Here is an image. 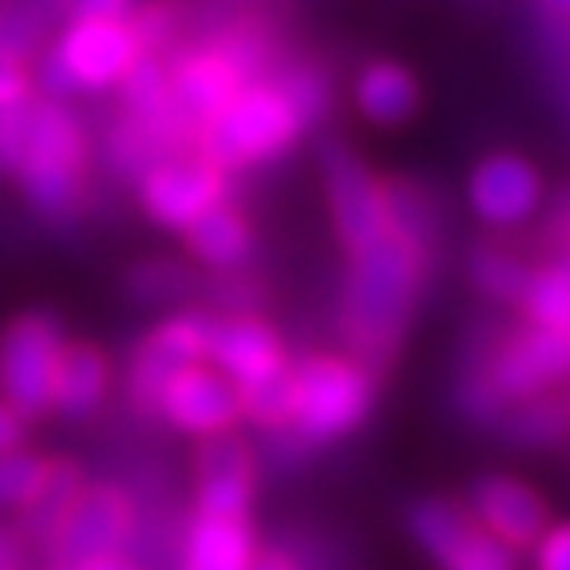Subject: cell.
<instances>
[{
    "label": "cell",
    "instance_id": "1",
    "mask_svg": "<svg viewBox=\"0 0 570 570\" xmlns=\"http://www.w3.org/2000/svg\"><path fill=\"white\" fill-rule=\"evenodd\" d=\"M389 230L345 258L337 285L341 348L389 373L409 348L424 297L444 258V206L416 175H384Z\"/></svg>",
    "mask_w": 570,
    "mask_h": 570
},
{
    "label": "cell",
    "instance_id": "2",
    "mask_svg": "<svg viewBox=\"0 0 570 570\" xmlns=\"http://www.w3.org/2000/svg\"><path fill=\"white\" fill-rule=\"evenodd\" d=\"M570 389V341L534 330L519 317L483 321L463 345L452 381V404L463 420L495 436L511 404Z\"/></svg>",
    "mask_w": 570,
    "mask_h": 570
},
{
    "label": "cell",
    "instance_id": "3",
    "mask_svg": "<svg viewBox=\"0 0 570 570\" xmlns=\"http://www.w3.org/2000/svg\"><path fill=\"white\" fill-rule=\"evenodd\" d=\"M384 373L345 348H305L289 365V424L258 440L262 463L302 468L325 448L353 440L381 404Z\"/></svg>",
    "mask_w": 570,
    "mask_h": 570
},
{
    "label": "cell",
    "instance_id": "4",
    "mask_svg": "<svg viewBox=\"0 0 570 570\" xmlns=\"http://www.w3.org/2000/svg\"><path fill=\"white\" fill-rule=\"evenodd\" d=\"M12 183L24 210L48 230H71L83 223L96 187V135L76 104L32 99L28 147Z\"/></svg>",
    "mask_w": 570,
    "mask_h": 570
},
{
    "label": "cell",
    "instance_id": "5",
    "mask_svg": "<svg viewBox=\"0 0 570 570\" xmlns=\"http://www.w3.org/2000/svg\"><path fill=\"white\" fill-rule=\"evenodd\" d=\"M317 131L285 83L269 71L266 80H254L195 135V151L206 155L214 167L230 178L249 170L274 167L285 155H294L305 135Z\"/></svg>",
    "mask_w": 570,
    "mask_h": 570
},
{
    "label": "cell",
    "instance_id": "6",
    "mask_svg": "<svg viewBox=\"0 0 570 570\" xmlns=\"http://www.w3.org/2000/svg\"><path fill=\"white\" fill-rule=\"evenodd\" d=\"M139 56L127 20H68L32 60V88L60 104L104 96L124 83Z\"/></svg>",
    "mask_w": 570,
    "mask_h": 570
},
{
    "label": "cell",
    "instance_id": "7",
    "mask_svg": "<svg viewBox=\"0 0 570 570\" xmlns=\"http://www.w3.org/2000/svg\"><path fill=\"white\" fill-rule=\"evenodd\" d=\"M68 325L52 305H24L0 325V401L24 424L52 416V389Z\"/></svg>",
    "mask_w": 570,
    "mask_h": 570
},
{
    "label": "cell",
    "instance_id": "8",
    "mask_svg": "<svg viewBox=\"0 0 570 570\" xmlns=\"http://www.w3.org/2000/svg\"><path fill=\"white\" fill-rule=\"evenodd\" d=\"M317 178L330 234L337 242L341 258H353V254L373 246L376 238H384V230H389L384 175L368 167L365 155L337 135H330L317 147Z\"/></svg>",
    "mask_w": 570,
    "mask_h": 570
},
{
    "label": "cell",
    "instance_id": "9",
    "mask_svg": "<svg viewBox=\"0 0 570 570\" xmlns=\"http://www.w3.org/2000/svg\"><path fill=\"white\" fill-rule=\"evenodd\" d=\"M214 313L206 305H183L163 313L155 325L135 337L124 365V404L139 420L159 416V396L175 373L190 365H206Z\"/></svg>",
    "mask_w": 570,
    "mask_h": 570
},
{
    "label": "cell",
    "instance_id": "10",
    "mask_svg": "<svg viewBox=\"0 0 570 570\" xmlns=\"http://www.w3.org/2000/svg\"><path fill=\"white\" fill-rule=\"evenodd\" d=\"M404 534L432 570H523V554L491 539L460 495H416L404 508Z\"/></svg>",
    "mask_w": 570,
    "mask_h": 570
},
{
    "label": "cell",
    "instance_id": "11",
    "mask_svg": "<svg viewBox=\"0 0 570 570\" xmlns=\"http://www.w3.org/2000/svg\"><path fill=\"white\" fill-rule=\"evenodd\" d=\"M139 531V503L116 480H88L48 539L45 559L52 570H83L91 562L119 559Z\"/></svg>",
    "mask_w": 570,
    "mask_h": 570
},
{
    "label": "cell",
    "instance_id": "12",
    "mask_svg": "<svg viewBox=\"0 0 570 570\" xmlns=\"http://www.w3.org/2000/svg\"><path fill=\"white\" fill-rule=\"evenodd\" d=\"M131 190L139 214L155 230L183 238L206 210L234 198V178L223 167H214L206 155H198L195 147H187V151H170L155 159Z\"/></svg>",
    "mask_w": 570,
    "mask_h": 570
},
{
    "label": "cell",
    "instance_id": "13",
    "mask_svg": "<svg viewBox=\"0 0 570 570\" xmlns=\"http://www.w3.org/2000/svg\"><path fill=\"white\" fill-rule=\"evenodd\" d=\"M463 206L488 230V238H508L543 214L547 178L523 151L495 147L483 151L463 175Z\"/></svg>",
    "mask_w": 570,
    "mask_h": 570
},
{
    "label": "cell",
    "instance_id": "14",
    "mask_svg": "<svg viewBox=\"0 0 570 570\" xmlns=\"http://www.w3.org/2000/svg\"><path fill=\"white\" fill-rule=\"evenodd\" d=\"M460 499L475 515V523L515 554L531 551L554 519L551 495L539 483H531L519 472H499V468L475 475L460 491Z\"/></svg>",
    "mask_w": 570,
    "mask_h": 570
},
{
    "label": "cell",
    "instance_id": "15",
    "mask_svg": "<svg viewBox=\"0 0 570 570\" xmlns=\"http://www.w3.org/2000/svg\"><path fill=\"white\" fill-rule=\"evenodd\" d=\"M190 475H195V491H190L195 511L190 515L254 519V499H258L262 483L258 440H246L242 432L198 440Z\"/></svg>",
    "mask_w": 570,
    "mask_h": 570
},
{
    "label": "cell",
    "instance_id": "16",
    "mask_svg": "<svg viewBox=\"0 0 570 570\" xmlns=\"http://www.w3.org/2000/svg\"><path fill=\"white\" fill-rule=\"evenodd\" d=\"M167 80L170 96H175L178 116L187 119L190 131H203L246 83H254L246 71L238 68L230 52L210 36H190L187 45L175 48L167 56Z\"/></svg>",
    "mask_w": 570,
    "mask_h": 570
},
{
    "label": "cell",
    "instance_id": "17",
    "mask_svg": "<svg viewBox=\"0 0 570 570\" xmlns=\"http://www.w3.org/2000/svg\"><path fill=\"white\" fill-rule=\"evenodd\" d=\"M206 365H214L242 392L285 376L294 365V353L266 313H214Z\"/></svg>",
    "mask_w": 570,
    "mask_h": 570
},
{
    "label": "cell",
    "instance_id": "18",
    "mask_svg": "<svg viewBox=\"0 0 570 570\" xmlns=\"http://www.w3.org/2000/svg\"><path fill=\"white\" fill-rule=\"evenodd\" d=\"M170 432L187 440H214L242 432V396L214 365H190L167 381L159 396V416Z\"/></svg>",
    "mask_w": 570,
    "mask_h": 570
},
{
    "label": "cell",
    "instance_id": "19",
    "mask_svg": "<svg viewBox=\"0 0 570 570\" xmlns=\"http://www.w3.org/2000/svg\"><path fill=\"white\" fill-rule=\"evenodd\" d=\"M420 99H424V91H420L416 71L392 56H373L348 80V104H353L356 119H365L376 131L409 127L420 111Z\"/></svg>",
    "mask_w": 570,
    "mask_h": 570
},
{
    "label": "cell",
    "instance_id": "20",
    "mask_svg": "<svg viewBox=\"0 0 570 570\" xmlns=\"http://www.w3.org/2000/svg\"><path fill=\"white\" fill-rule=\"evenodd\" d=\"M258 254V226L238 198H226L206 210L187 234H183V258L203 274H234L254 266Z\"/></svg>",
    "mask_w": 570,
    "mask_h": 570
},
{
    "label": "cell",
    "instance_id": "21",
    "mask_svg": "<svg viewBox=\"0 0 570 570\" xmlns=\"http://www.w3.org/2000/svg\"><path fill=\"white\" fill-rule=\"evenodd\" d=\"M116 384V365L99 341L91 337H68L56 368L52 389V416L60 420H91L111 396Z\"/></svg>",
    "mask_w": 570,
    "mask_h": 570
},
{
    "label": "cell",
    "instance_id": "22",
    "mask_svg": "<svg viewBox=\"0 0 570 570\" xmlns=\"http://www.w3.org/2000/svg\"><path fill=\"white\" fill-rule=\"evenodd\" d=\"M258 547L254 519L190 515L178 539V570H249Z\"/></svg>",
    "mask_w": 570,
    "mask_h": 570
},
{
    "label": "cell",
    "instance_id": "23",
    "mask_svg": "<svg viewBox=\"0 0 570 570\" xmlns=\"http://www.w3.org/2000/svg\"><path fill=\"white\" fill-rule=\"evenodd\" d=\"M119 285H124L127 302L139 309L170 313L195 305V297L203 294V269H195L178 254H142V258L127 262Z\"/></svg>",
    "mask_w": 570,
    "mask_h": 570
},
{
    "label": "cell",
    "instance_id": "24",
    "mask_svg": "<svg viewBox=\"0 0 570 570\" xmlns=\"http://www.w3.org/2000/svg\"><path fill=\"white\" fill-rule=\"evenodd\" d=\"M531 258H523L515 246L503 238H480L468 254H463V282L480 297L488 309L511 313L519 302V289L527 282Z\"/></svg>",
    "mask_w": 570,
    "mask_h": 570
},
{
    "label": "cell",
    "instance_id": "25",
    "mask_svg": "<svg viewBox=\"0 0 570 570\" xmlns=\"http://www.w3.org/2000/svg\"><path fill=\"white\" fill-rule=\"evenodd\" d=\"M83 483H88V472H83L80 460H71V455H48L45 480L36 488L32 503L17 515L20 534L28 539L32 551H45L48 539L56 534V527L68 515V508L76 503Z\"/></svg>",
    "mask_w": 570,
    "mask_h": 570
},
{
    "label": "cell",
    "instance_id": "26",
    "mask_svg": "<svg viewBox=\"0 0 570 570\" xmlns=\"http://www.w3.org/2000/svg\"><path fill=\"white\" fill-rule=\"evenodd\" d=\"M68 20V0H9L0 9V63L32 68V60L52 45V36Z\"/></svg>",
    "mask_w": 570,
    "mask_h": 570
},
{
    "label": "cell",
    "instance_id": "27",
    "mask_svg": "<svg viewBox=\"0 0 570 570\" xmlns=\"http://www.w3.org/2000/svg\"><path fill=\"white\" fill-rule=\"evenodd\" d=\"M511 317L570 341V258L547 254V258L531 262Z\"/></svg>",
    "mask_w": 570,
    "mask_h": 570
},
{
    "label": "cell",
    "instance_id": "28",
    "mask_svg": "<svg viewBox=\"0 0 570 570\" xmlns=\"http://www.w3.org/2000/svg\"><path fill=\"white\" fill-rule=\"evenodd\" d=\"M495 436L503 440L515 452H559L570 444V409H567V392H554V396H534V401L511 404L499 420Z\"/></svg>",
    "mask_w": 570,
    "mask_h": 570
},
{
    "label": "cell",
    "instance_id": "29",
    "mask_svg": "<svg viewBox=\"0 0 570 570\" xmlns=\"http://www.w3.org/2000/svg\"><path fill=\"white\" fill-rule=\"evenodd\" d=\"M163 155H170L167 147H163L142 124L124 116V111H116V116L107 119V127L96 139V167L104 170L116 187H135L142 178V170L151 167L155 159H163Z\"/></svg>",
    "mask_w": 570,
    "mask_h": 570
},
{
    "label": "cell",
    "instance_id": "30",
    "mask_svg": "<svg viewBox=\"0 0 570 570\" xmlns=\"http://www.w3.org/2000/svg\"><path fill=\"white\" fill-rule=\"evenodd\" d=\"M190 12H195V4H187V0H139L135 12L127 17L139 52L167 60L175 48L187 45Z\"/></svg>",
    "mask_w": 570,
    "mask_h": 570
},
{
    "label": "cell",
    "instance_id": "31",
    "mask_svg": "<svg viewBox=\"0 0 570 570\" xmlns=\"http://www.w3.org/2000/svg\"><path fill=\"white\" fill-rule=\"evenodd\" d=\"M203 297L210 313H262L269 289L266 277L249 269H234V274H203Z\"/></svg>",
    "mask_w": 570,
    "mask_h": 570
},
{
    "label": "cell",
    "instance_id": "32",
    "mask_svg": "<svg viewBox=\"0 0 570 570\" xmlns=\"http://www.w3.org/2000/svg\"><path fill=\"white\" fill-rule=\"evenodd\" d=\"M45 468H48V455L28 452V448L0 455V515H4V511L20 515V511L32 503L36 488L45 480Z\"/></svg>",
    "mask_w": 570,
    "mask_h": 570
},
{
    "label": "cell",
    "instance_id": "33",
    "mask_svg": "<svg viewBox=\"0 0 570 570\" xmlns=\"http://www.w3.org/2000/svg\"><path fill=\"white\" fill-rule=\"evenodd\" d=\"M28 116H32V99L17 107H0V178H12L24 159L28 147Z\"/></svg>",
    "mask_w": 570,
    "mask_h": 570
},
{
    "label": "cell",
    "instance_id": "34",
    "mask_svg": "<svg viewBox=\"0 0 570 570\" xmlns=\"http://www.w3.org/2000/svg\"><path fill=\"white\" fill-rule=\"evenodd\" d=\"M523 570H570V519H551L539 543L523 554Z\"/></svg>",
    "mask_w": 570,
    "mask_h": 570
},
{
    "label": "cell",
    "instance_id": "35",
    "mask_svg": "<svg viewBox=\"0 0 570 570\" xmlns=\"http://www.w3.org/2000/svg\"><path fill=\"white\" fill-rule=\"evenodd\" d=\"M139 0H68L71 20H127Z\"/></svg>",
    "mask_w": 570,
    "mask_h": 570
},
{
    "label": "cell",
    "instance_id": "36",
    "mask_svg": "<svg viewBox=\"0 0 570 570\" xmlns=\"http://www.w3.org/2000/svg\"><path fill=\"white\" fill-rule=\"evenodd\" d=\"M28 539L17 523H0V570H28Z\"/></svg>",
    "mask_w": 570,
    "mask_h": 570
},
{
    "label": "cell",
    "instance_id": "37",
    "mask_svg": "<svg viewBox=\"0 0 570 570\" xmlns=\"http://www.w3.org/2000/svg\"><path fill=\"white\" fill-rule=\"evenodd\" d=\"M249 570H309V567H305L302 554H297L294 547L262 543L258 554H254V562H249Z\"/></svg>",
    "mask_w": 570,
    "mask_h": 570
},
{
    "label": "cell",
    "instance_id": "38",
    "mask_svg": "<svg viewBox=\"0 0 570 570\" xmlns=\"http://www.w3.org/2000/svg\"><path fill=\"white\" fill-rule=\"evenodd\" d=\"M24 440H28V424L9 409V404L0 401V455L24 448Z\"/></svg>",
    "mask_w": 570,
    "mask_h": 570
},
{
    "label": "cell",
    "instance_id": "39",
    "mask_svg": "<svg viewBox=\"0 0 570 570\" xmlns=\"http://www.w3.org/2000/svg\"><path fill=\"white\" fill-rule=\"evenodd\" d=\"M551 254H562V258H570V195L559 203V210H554L551 218Z\"/></svg>",
    "mask_w": 570,
    "mask_h": 570
},
{
    "label": "cell",
    "instance_id": "40",
    "mask_svg": "<svg viewBox=\"0 0 570 570\" xmlns=\"http://www.w3.org/2000/svg\"><path fill=\"white\" fill-rule=\"evenodd\" d=\"M539 9H543L547 24L570 36V0H539Z\"/></svg>",
    "mask_w": 570,
    "mask_h": 570
},
{
    "label": "cell",
    "instance_id": "41",
    "mask_svg": "<svg viewBox=\"0 0 570 570\" xmlns=\"http://www.w3.org/2000/svg\"><path fill=\"white\" fill-rule=\"evenodd\" d=\"M83 570H142L139 562H131L127 554H119V559H104V562H91V567Z\"/></svg>",
    "mask_w": 570,
    "mask_h": 570
},
{
    "label": "cell",
    "instance_id": "42",
    "mask_svg": "<svg viewBox=\"0 0 570 570\" xmlns=\"http://www.w3.org/2000/svg\"><path fill=\"white\" fill-rule=\"evenodd\" d=\"M567 409H570V389H567Z\"/></svg>",
    "mask_w": 570,
    "mask_h": 570
},
{
    "label": "cell",
    "instance_id": "43",
    "mask_svg": "<svg viewBox=\"0 0 570 570\" xmlns=\"http://www.w3.org/2000/svg\"><path fill=\"white\" fill-rule=\"evenodd\" d=\"M4 4H9V0H0V9H4Z\"/></svg>",
    "mask_w": 570,
    "mask_h": 570
}]
</instances>
